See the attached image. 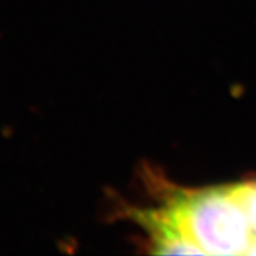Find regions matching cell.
Here are the masks:
<instances>
[{"label": "cell", "instance_id": "cell-1", "mask_svg": "<svg viewBox=\"0 0 256 256\" xmlns=\"http://www.w3.org/2000/svg\"><path fill=\"white\" fill-rule=\"evenodd\" d=\"M204 255H248L255 234L228 186L176 191L165 204Z\"/></svg>", "mask_w": 256, "mask_h": 256}, {"label": "cell", "instance_id": "cell-2", "mask_svg": "<svg viewBox=\"0 0 256 256\" xmlns=\"http://www.w3.org/2000/svg\"><path fill=\"white\" fill-rule=\"evenodd\" d=\"M134 218L150 234L152 254L204 255L201 248L188 236L166 205L160 210H136Z\"/></svg>", "mask_w": 256, "mask_h": 256}, {"label": "cell", "instance_id": "cell-3", "mask_svg": "<svg viewBox=\"0 0 256 256\" xmlns=\"http://www.w3.org/2000/svg\"><path fill=\"white\" fill-rule=\"evenodd\" d=\"M234 200L240 205L256 238V181L228 185Z\"/></svg>", "mask_w": 256, "mask_h": 256}, {"label": "cell", "instance_id": "cell-4", "mask_svg": "<svg viewBox=\"0 0 256 256\" xmlns=\"http://www.w3.org/2000/svg\"><path fill=\"white\" fill-rule=\"evenodd\" d=\"M248 255H256V238H255V240H254V244H252L250 249H249Z\"/></svg>", "mask_w": 256, "mask_h": 256}]
</instances>
